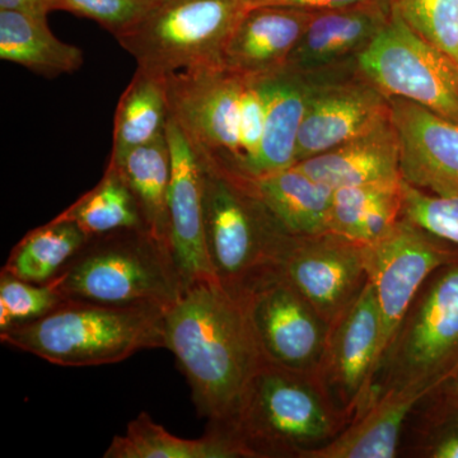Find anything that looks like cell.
<instances>
[{
	"label": "cell",
	"instance_id": "cell-8",
	"mask_svg": "<svg viewBox=\"0 0 458 458\" xmlns=\"http://www.w3.org/2000/svg\"><path fill=\"white\" fill-rule=\"evenodd\" d=\"M358 63L386 98L408 99L458 123L457 63L415 32L393 7L360 50Z\"/></svg>",
	"mask_w": 458,
	"mask_h": 458
},
{
	"label": "cell",
	"instance_id": "cell-25",
	"mask_svg": "<svg viewBox=\"0 0 458 458\" xmlns=\"http://www.w3.org/2000/svg\"><path fill=\"white\" fill-rule=\"evenodd\" d=\"M122 174L140 205L147 231L170 249L168 195L172 158L165 132L157 140L131 150L117 159H108Z\"/></svg>",
	"mask_w": 458,
	"mask_h": 458
},
{
	"label": "cell",
	"instance_id": "cell-17",
	"mask_svg": "<svg viewBox=\"0 0 458 458\" xmlns=\"http://www.w3.org/2000/svg\"><path fill=\"white\" fill-rule=\"evenodd\" d=\"M390 117L378 89H342L309 95L297 146V164L366 134Z\"/></svg>",
	"mask_w": 458,
	"mask_h": 458
},
{
	"label": "cell",
	"instance_id": "cell-23",
	"mask_svg": "<svg viewBox=\"0 0 458 458\" xmlns=\"http://www.w3.org/2000/svg\"><path fill=\"white\" fill-rule=\"evenodd\" d=\"M47 17L0 11V57L45 77L77 72L83 64L82 50L59 40L51 32Z\"/></svg>",
	"mask_w": 458,
	"mask_h": 458
},
{
	"label": "cell",
	"instance_id": "cell-1",
	"mask_svg": "<svg viewBox=\"0 0 458 458\" xmlns=\"http://www.w3.org/2000/svg\"><path fill=\"white\" fill-rule=\"evenodd\" d=\"M165 339L199 415L223 423L264 357L245 300L216 278L197 280L165 311Z\"/></svg>",
	"mask_w": 458,
	"mask_h": 458
},
{
	"label": "cell",
	"instance_id": "cell-10",
	"mask_svg": "<svg viewBox=\"0 0 458 458\" xmlns=\"http://www.w3.org/2000/svg\"><path fill=\"white\" fill-rule=\"evenodd\" d=\"M363 259L381 315L382 357L424 283L458 260V246L401 216L387 233L363 245Z\"/></svg>",
	"mask_w": 458,
	"mask_h": 458
},
{
	"label": "cell",
	"instance_id": "cell-35",
	"mask_svg": "<svg viewBox=\"0 0 458 458\" xmlns=\"http://www.w3.org/2000/svg\"><path fill=\"white\" fill-rule=\"evenodd\" d=\"M265 125V102L256 78L246 77L240 101L241 177L251 179L260 153Z\"/></svg>",
	"mask_w": 458,
	"mask_h": 458
},
{
	"label": "cell",
	"instance_id": "cell-20",
	"mask_svg": "<svg viewBox=\"0 0 458 458\" xmlns=\"http://www.w3.org/2000/svg\"><path fill=\"white\" fill-rule=\"evenodd\" d=\"M379 3L316 11L286 68L311 69L363 49L390 17Z\"/></svg>",
	"mask_w": 458,
	"mask_h": 458
},
{
	"label": "cell",
	"instance_id": "cell-11",
	"mask_svg": "<svg viewBox=\"0 0 458 458\" xmlns=\"http://www.w3.org/2000/svg\"><path fill=\"white\" fill-rule=\"evenodd\" d=\"M242 298L262 355L285 369L318 373L330 325L311 304L278 273Z\"/></svg>",
	"mask_w": 458,
	"mask_h": 458
},
{
	"label": "cell",
	"instance_id": "cell-33",
	"mask_svg": "<svg viewBox=\"0 0 458 458\" xmlns=\"http://www.w3.org/2000/svg\"><path fill=\"white\" fill-rule=\"evenodd\" d=\"M403 216L458 246V191L434 195L403 181Z\"/></svg>",
	"mask_w": 458,
	"mask_h": 458
},
{
	"label": "cell",
	"instance_id": "cell-7",
	"mask_svg": "<svg viewBox=\"0 0 458 458\" xmlns=\"http://www.w3.org/2000/svg\"><path fill=\"white\" fill-rule=\"evenodd\" d=\"M243 13L238 0H158L114 38L138 66L161 73L223 66L225 45Z\"/></svg>",
	"mask_w": 458,
	"mask_h": 458
},
{
	"label": "cell",
	"instance_id": "cell-27",
	"mask_svg": "<svg viewBox=\"0 0 458 458\" xmlns=\"http://www.w3.org/2000/svg\"><path fill=\"white\" fill-rule=\"evenodd\" d=\"M77 223L56 216L32 229L12 250L3 270L35 284H47L89 240Z\"/></svg>",
	"mask_w": 458,
	"mask_h": 458
},
{
	"label": "cell",
	"instance_id": "cell-9",
	"mask_svg": "<svg viewBox=\"0 0 458 458\" xmlns=\"http://www.w3.org/2000/svg\"><path fill=\"white\" fill-rule=\"evenodd\" d=\"M246 77L225 66L167 74L168 110L204 170L241 177L240 101Z\"/></svg>",
	"mask_w": 458,
	"mask_h": 458
},
{
	"label": "cell",
	"instance_id": "cell-37",
	"mask_svg": "<svg viewBox=\"0 0 458 458\" xmlns=\"http://www.w3.org/2000/svg\"><path fill=\"white\" fill-rule=\"evenodd\" d=\"M22 11L47 16V0H0V11Z\"/></svg>",
	"mask_w": 458,
	"mask_h": 458
},
{
	"label": "cell",
	"instance_id": "cell-32",
	"mask_svg": "<svg viewBox=\"0 0 458 458\" xmlns=\"http://www.w3.org/2000/svg\"><path fill=\"white\" fill-rule=\"evenodd\" d=\"M59 292L49 284H35L0 273V333L13 325L42 318L64 301Z\"/></svg>",
	"mask_w": 458,
	"mask_h": 458
},
{
	"label": "cell",
	"instance_id": "cell-31",
	"mask_svg": "<svg viewBox=\"0 0 458 458\" xmlns=\"http://www.w3.org/2000/svg\"><path fill=\"white\" fill-rule=\"evenodd\" d=\"M391 7L458 64V0H393Z\"/></svg>",
	"mask_w": 458,
	"mask_h": 458
},
{
	"label": "cell",
	"instance_id": "cell-24",
	"mask_svg": "<svg viewBox=\"0 0 458 458\" xmlns=\"http://www.w3.org/2000/svg\"><path fill=\"white\" fill-rule=\"evenodd\" d=\"M403 207V180L334 190L328 232L369 245L396 225Z\"/></svg>",
	"mask_w": 458,
	"mask_h": 458
},
{
	"label": "cell",
	"instance_id": "cell-18",
	"mask_svg": "<svg viewBox=\"0 0 458 458\" xmlns=\"http://www.w3.org/2000/svg\"><path fill=\"white\" fill-rule=\"evenodd\" d=\"M295 165L333 190L403 180L399 138L391 114L366 134Z\"/></svg>",
	"mask_w": 458,
	"mask_h": 458
},
{
	"label": "cell",
	"instance_id": "cell-16",
	"mask_svg": "<svg viewBox=\"0 0 458 458\" xmlns=\"http://www.w3.org/2000/svg\"><path fill=\"white\" fill-rule=\"evenodd\" d=\"M315 12L285 7L246 11L225 45L223 66L249 78L283 71Z\"/></svg>",
	"mask_w": 458,
	"mask_h": 458
},
{
	"label": "cell",
	"instance_id": "cell-14",
	"mask_svg": "<svg viewBox=\"0 0 458 458\" xmlns=\"http://www.w3.org/2000/svg\"><path fill=\"white\" fill-rule=\"evenodd\" d=\"M165 137L172 174L168 195V229L172 256L183 284L216 278L204 225V168L177 123L168 116Z\"/></svg>",
	"mask_w": 458,
	"mask_h": 458
},
{
	"label": "cell",
	"instance_id": "cell-5",
	"mask_svg": "<svg viewBox=\"0 0 458 458\" xmlns=\"http://www.w3.org/2000/svg\"><path fill=\"white\" fill-rule=\"evenodd\" d=\"M204 225L216 279L243 297L276 273L291 234L276 221L249 180L204 170Z\"/></svg>",
	"mask_w": 458,
	"mask_h": 458
},
{
	"label": "cell",
	"instance_id": "cell-22",
	"mask_svg": "<svg viewBox=\"0 0 458 458\" xmlns=\"http://www.w3.org/2000/svg\"><path fill=\"white\" fill-rule=\"evenodd\" d=\"M284 74L283 69L256 78L265 102V125L260 153L250 180L297 164L298 137L310 93Z\"/></svg>",
	"mask_w": 458,
	"mask_h": 458
},
{
	"label": "cell",
	"instance_id": "cell-4",
	"mask_svg": "<svg viewBox=\"0 0 458 458\" xmlns=\"http://www.w3.org/2000/svg\"><path fill=\"white\" fill-rule=\"evenodd\" d=\"M49 284L65 300L150 304L165 311L185 289L170 249L144 229L90 237Z\"/></svg>",
	"mask_w": 458,
	"mask_h": 458
},
{
	"label": "cell",
	"instance_id": "cell-2",
	"mask_svg": "<svg viewBox=\"0 0 458 458\" xmlns=\"http://www.w3.org/2000/svg\"><path fill=\"white\" fill-rule=\"evenodd\" d=\"M352 420L318 373L262 357L232 414L208 429L227 438L241 458H309Z\"/></svg>",
	"mask_w": 458,
	"mask_h": 458
},
{
	"label": "cell",
	"instance_id": "cell-21",
	"mask_svg": "<svg viewBox=\"0 0 458 458\" xmlns=\"http://www.w3.org/2000/svg\"><path fill=\"white\" fill-rule=\"evenodd\" d=\"M249 183L286 233L294 237L327 233L334 190L297 165L249 180Z\"/></svg>",
	"mask_w": 458,
	"mask_h": 458
},
{
	"label": "cell",
	"instance_id": "cell-13",
	"mask_svg": "<svg viewBox=\"0 0 458 458\" xmlns=\"http://www.w3.org/2000/svg\"><path fill=\"white\" fill-rule=\"evenodd\" d=\"M381 358V315L375 289L367 283L354 302L331 324L319 379L337 406L352 419L372 401Z\"/></svg>",
	"mask_w": 458,
	"mask_h": 458
},
{
	"label": "cell",
	"instance_id": "cell-29",
	"mask_svg": "<svg viewBox=\"0 0 458 458\" xmlns=\"http://www.w3.org/2000/svg\"><path fill=\"white\" fill-rule=\"evenodd\" d=\"M57 216L77 223L89 237L122 229L147 231L140 205L131 189L119 171L108 164L98 185Z\"/></svg>",
	"mask_w": 458,
	"mask_h": 458
},
{
	"label": "cell",
	"instance_id": "cell-26",
	"mask_svg": "<svg viewBox=\"0 0 458 458\" xmlns=\"http://www.w3.org/2000/svg\"><path fill=\"white\" fill-rule=\"evenodd\" d=\"M168 116L167 74L138 66L117 104L110 159L164 135Z\"/></svg>",
	"mask_w": 458,
	"mask_h": 458
},
{
	"label": "cell",
	"instance_id": "cell-30",
	"mask_svg": "<svg viewBox=\"0 0 458 458\" xmlns=\"http://www.w3.org/2000/svg\"><path fill=\"white\" fill-rule=\"evenodd\" d=\"M409 457L458 458V394L437 388L409 419Z\"/></svg>",
	"mask_w": 458,
	"mask_h": 458
},
{
	"label": "cell",
	"instance_id": "cell-28",
	"mask_svg": "<svg viewBox=\"0 0 458 458\" xmlns=\"http://www.w3.org/2000/svg\"><path fill=\"white\" fill-rule=\"evenodd\" d=\"M105 458H241L221 434L208 429L201 438L183 439L157 424L148 412L129 423L125 434L116 436Z\"/></svg>",
	"mask_w": 458,
	"mask_h": 458
},
{
	"label": "cell",
	"instance_id": "cell-15",
	"mask_svg": "<svg viewBox=\"0 0 458 458\" xmlns=\"http://www.w3.org/2000/svg\"><path fill=\"white\" fill-rule=\"evenodd\" d=\"M400 143L401 177L434 195L458 191V123L403 98H388Z\"/></svg>",
	"mask_w": 458,
	"mask_h": 458
},
{
	"label": "cell",
	"instance_id": "cell-34",
	"mask_svg": "<svg viewBox=\"0 0 458 458\" xmlns=\"http://www.w3.org/2000/svg\"><path fill=\"white\" fill-rule=\"evenodd\" d=\"M158 0H47V12L66 11L89 18L119 35L146 16Z\"/></svg>",
	"mask_w": 458,
	"mask_h": 458
},
{
	"label": "cell",
	"instance_id": "cell-3",
	"mask_svg": "<svg viewBox=\"0 0 458 458\" xmlns=\"http://www.w3.org/2000/svg\"><path fill=\"white\" fill-rule=\"evenodd\" d=\"M165 313L150 304L64 300L42 318L2 331L0 340L56 366H104L165 349Z\"/></svg>",
	"mask_w": 458,
	"mask_h": 458
},
{
	"label": "cell",
	"instance_id": "cell-6",
	"mask_svg": "<svg viewBox=\"0 0 458 458\" xmlns=\"http://www.w3.org/2000/svg\"><path fill=\"white\" fill-rule=\"evenodd\" d=\"M458 373V260L424 283L385 349L372 399L390 390L432 394Z\"/></svg>",
	"mask_w": 458,
	"mask_h": 458
},
{
	"label": "cell",
	"instance_id": "cell-36",
	"mask_svg": "<svg viewBox=\"0 0 458 458\" xmlns=\"http://www.w3.org/2000/svg\"><path fill=\"white\" fill-rule=\"evenodd\" d=\"M377 0H238L243 11L261 7H285L307 9V11H327V9H339L357 7V5L369 4Z\"/></svg>",
	"mask_w": 458,
	"mask_h": 458
},
{
	"label": "cell",
	"instance_id": "cell-12",
	"mask_svg": "<svg viewBox=\"0 0 458 458\" xmlns=\"http://www.w3.org/2000/svg\"><path fill=\"white\" fill-rule=\"evenodd\" d=\"M276 273L330 327L369 283L363 245L331 232L292 236L280 256Z\"/></svg>",
	"mask_w": 458,
	"mask_h": 458
},
{
	"label": "cell",
	"instance_id": "cell-38",
	"mask_svg": "<svg viewBox=\"0 0 458 458\" xmlns=\"http://www.w3.org/2000/svg\"><path fill=\"white\" fill-rule=\"evenodd\" d=\"M442 390L448 391V393L458 394V373L454 378H452L450 382L442 386Z\"/></svg>",
	"mask_w": 458,
	"mask_h": 458
},
{
	"label": "cell",
	"instance_id": "cell-19",
	"mask_svg": "<svg viewBox=\"0 0 458 458\" xmlns=\"http://www.w3.org/2000/svg\"><path fill=\"white\" fill-rule=\"evenodd\" d=\"M430 393L390 390L376 394L335 439L309 458H394L403 430L419 403Z\"/></svg>",
	"mask_w": 458,
	"mask_h": 458
}]
</instances>
